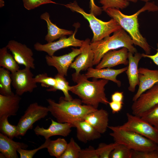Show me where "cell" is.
I'll list each match as a JSON object with an SVG mask.
<instances>
[{"instance_id": "6da1fadb", "label": "cell", "mask_w": 158, "mask_h": 158, "mask_svg": "<svg viewBox=\"0 0 158 158\" xmlns=\"http://www.w3.org/2000/svg\"><path fill=\"white\" fill-rule=\"evenodd\" d=\"M72 79L77 84L70 86V91L77 95L84 104L98 109L100 103L107 105L109 102L106 96L105 87L109 80L95 79L88 80L84 74L72 75Z\"/></svg>"}, {"instance_id": "7a4b0ae2", "label": "cell", "mask_w": 158, "mask_h": 158, "mask_svg": "<svg viewBox=\"0 0 158 158\" xmlns=\"http://www.w3.org/2000/svg\"><path fill=\"white\" fill-rule=\"evenodd\" d=\"M146 11L149 12L158 11V6L154 2H147L140 9L134 14L127 15L123 14L119 9L109 8L105 12L107 14L118 23L122 28L129 34L133 43L142 49L145 54L150 55L151 48L146 39L139 31L138 16L142 12Z\"/></svg>"}, {"instance_id": "3957f363", "label": "cell", "mask_w": 158, "mask_h": 158, "mask_svg": "<svg viewBox=\"0 0 158 158\" xmlns=\"http://www.w3.org/2000/svg\"><path fill=\"white\" fill-rule=\"evenodd\" d=\"M47 101L49 112L57 122L61 123L72 124L76 121L83 120L87 115L97 109L90 106L82 105L81 99H78L68 101L61 97L58 103L50 98Z\"/></svg>"}, {"instance_id": "277c9868", "label": "cell", "mask_w": 158, "mask_h": 158, "mask_svg": "<svg viewBox=\"0 0 158 158\" xmlns=\"http://www.w3.org/2000/svg\"><path fill=\"white\" fill-rule=\"evenodd\" d=\"M133 41L130 35L122 28L97 41L90 42V46L94 53L93 65H97L104 55L109 51L125 47L133 54L137 52L133 46Z\"/></svg>"}, {"instance_id": "5b68a950", "label": "cell", "mask_w": 158, "mask_h": 158, "mask_svg": "<svg viewBox=\"0 0 158 158\" xmlns=\"http://www.w3.org/2000/svg\"><path fill=\"white\" fill-rule=\"evenodd\" d=\"M64 6L71 11L81 14L88 21L93 33L91 42L100 40L122 28L113 18L104 22L97 18L94 14L86 13L78 5L76 1Z\"/></svg>"}, {"instance_id": "8992f818", "label": "cell", "mask_w": 158, "mask_h": 158, "mask_svg": "<svg viewBox=\"0 0 158 158\" xmlns=\"http://www.w3.org/2000/svg\"><path fill=\"white\" fill-rule=\"evenodd\" d=\"M112 131L109 135L115 142L123 144L135 151L157 150L158 145L150 140L135 132L123 130L118 126H108Z\"/></svg>"}, {"instance_id": "52a82bcc", "label": "cell", "mask_w": 158, "mask_h": 158, "mask_svg": "<svg viewBox=\"0 0 158 158\" xmlns=\"http://www.w3.org/2000/svg\"><path fill=\"white\" fill-rule=\"evenodd\" d=\"M49 112L47 107L40 105L36 102L30 104L17 125L18 136H24L28 130L32 128L34 123L45 118Z\"/></svg>"}, {"instance_id": "ba28073f", "label": "cell", "mask_w": 158, "mask_h": 158, "mask_svg": "<svg viewBox=\"0 0 158 158\" xmlns=\"http://www.w3.org/2000/svg\"><path fill=\"white\" fill-rule=\"evenodd\" d=\"M127 121L119 126L122 129L133 131L150 140L158 145V130L141 117L127 113Z\"/></svg>"}, {"instance_id": "9c48e42d", "label": "cell", "mask_w": 158, "mask_h": 158, "mask_svg": "<svg viewBox=\"0 0 158 158\" xmlns=\"http://www.w3.org/2000/svg\"><path fill=\"white\" fill-rule=\"evenodd\" d=\"M12 85L16 90V93L20 96L26 92H32L37 87L34 75L30 68L25 67L11 73Z\"/></svg>"}, {"instance_id": "30bf717a", "label": "cell", "mask_w": 158, "mask_h": 158, "mask_svg": "<svg viewBox=\"0 0 158 158\" xmlns=\"http://www.w3.org/2000/svg\"><path fill=\"white\" fill-rule=\"evenodd\" d=\"M158 104V82L133 102L131 107L132 114L141 117L151 108Z\"/></svg>"}, {"instance_id": "8fae6325", "label": "cell", "mask_w": 158, "mask_h": 158, "mask_svg": "<svg viewBox=\"0 0 158 158\" xmlns=\"http://www.w3.org/2000/svg\"><path fill=\"white\" fill-rule=\"evenodd\" d=\"M78 26H76L73 34L68 37H66L65 36L60 38L56 41L45 44L37 42L34 45V49L37 51H44L46 52L49 56H52L54 55L55 52L62 49L71 46L80 47L84 40L78 39L75 37Z\"/></svg>"}, {"instance_id": "7c38bea8", "label": "cell", "mask_w": 158, "mask_h": 158, "mask_svg": "<svg viewBox=\"0 0 158 158\" xmlns=\"http://www.w3.org/2000/svg\"><path fill=\"white\" fill-rule=\"evenodd\" d=\"M6 47L11 52L18 64L23 65L25 67L35 69L33 52L26 45L14 40H11L8 42Z\"/></svg>"}, {"instance_id": "4fadbf2b", "label": "cell", "mask_w": 158, "mask_h": 158, "mask_svg": "<svg viewBox=\"0 0 158 158\" xmlns=\"http://www.w3.org/2000/svg\"><path fill=\"white\" fill-rule=\"evenodd\" d=\"M81 52L80 48H72L70 52L63 55L56 56L47 55L45 57V60L48 66L54 67L58 74L65 77L67 75L68 68L74 59Z\"/></svg>"}, {"instance_id": "5bb4252c", "label": "cell", "mask_w": 158, "mask_h": 158, "mask_svg": "<svg viewBox=\"0 0 158 158\" xmlns=\"http://www.w3.org/2000/svg\"><path fill=\"white\" fill-rule=\"evenodd\" d=\"M90 40L89 38L84 40L80 48L81 53L71 64L70 67L75 70L74 73L78 74L80 71L87 70L93 65L94 53L90 46Z\"/></svg>"}, {"instance_id": "9a60e30c", "label": "cell", "mask_w": 158, "mask_h": 158, "mask_svg": "<svg viewBox=\"0 0 158 158\" xmlns=\"http://www.w3.org/2000/svg\"><path fill=\"white\" fill-rule=\"evenodd\" d=\"M128 49L125 47L118 50H114L109 51L104 55L95 68H110L120 64L128 65Z\"/></svg>"}, {"instance_id": "2e32d148", "label": "cell", "mask_w": 158, "mask_h": 158, "mask_svg": "<svg viewBox=\"0 0 158 158\" xmlns=\"http://www.w3.org/2000/svg\"><path fill=\"white\" fill-rule=\"evenodd\" d=\"M51 120V123L47 128L37 126L34 129L35 134L44 137L45 140L55 135L66 137L71 132V128L74 127V125L71 123H60L52 119Z\"/></svg>"}, {"instance_id": "e0dca14e", "label": "cell", "mask_w": 158, "mask_h": 158, "mask_svg": "<svg viewBox=\"0 0 158 158\" xmlns=\"http://www.w3.org/2000/svg\"><path fill=\"white\" fill-rule=\"evenodd\" d=\"M139 84L138 89L132 98L135 101L144 92L158 82V70L140 67L138 69Z\"/></svg>"}, {"instance_id": "ac0fdd59", "label": "cell", "mask_w": 158, "mask_h": 158, "mask_svg": "<svg viewBox=\"0 0 158 158\" xmlns=\"http://www.w3.org/2000/svg\"><path fill=\"white\" fill-rule=\"evenodd\" d=\"M133 54L128 51V66L125 71L129 84L128 89L129 91L134 92L137 85H139L138 64L139 61L142 57V54L138 52Z\"/></svg>"}, {"instance_id": "d6986e66", "label": "cell", "mask_w": 158, "mask_h": 158, "mask_svg": "<svg viewBox=\"0 0 158 158\" xmlns=\"http://www.w3.org/2000/svg\"><path fill=\"white\" fill-rule=\"evenodd\" d=\"M127 68V66L117 69L109 68L97 69L91 67L87 69V72L84 75L88 79L93 78L97 79L100 78L111 81L116 83L118 87H120L121 82L117 79V77L118 75L125 72Z\"/></svg>"}, {"instance_id": "ffe728a7", "label": "cell", "mask_w": 158, "mask_h": 158, "mask_svg": "<svg viewBox=\"0 0 158 158\" xmlns=\"http://www.w3.org/2000/svg\"><path fill=\"white\" fill-rule=\"evenodd\" d=\"M84 120L100 134H103L108 127L109 114L103 109H97L87 115Z\"/></svg>"}, {"instance_id": "44dd1931", "label": "cell", "mask_w": 158, "mask_h": 158, "mask_svg": "<svg viewBox=\"0 0 158 158\" xmlns=\"http://www.w3.org/2000/svg\"><path fill=\"white\" fill-rule=\"evenodd\" d=\"M21 99L20 96L16 93L7 96L0 94V118L16 115Z\"/></svg>"}, {"instance_id": "7402d4cb", "label": "cell", "mask_w": 158, "mask_h": 158, "mask_svg": "<svg viewBox=\"0 0 158 158\" xmlns=\"http://www.w3.org/2000/svg\"><path fill=\"white\" fill-rule=\"evenodd\" d=\"M26 144L14 141L7 136L0 133V152L6 158H18L17 150L20 148L26 149Z\"/></svg>"}, {"instance_id": "603a6c76", "label": "cell", "mask_w": 158, "mask_h": 158, "mask_svg": "<svg viewBox=\"0 0 158 158\" xmlns=\"http://www.w3.org/2000/svg\"><path fill=\"white\" fill-rule=\"evenodd\" d=\"M76 129L78 140L83 143L100 138L101 134L84 120L77 121L72 123Z\"/></svg>"}, {"instance_id": "cb8c5ba5", "label": "cell", "mask_w": 158, "mask_h": 158, "mask_svg": "<svg viewBox=\"0 0 158 158\" xmlns=\"http://www.w3.org/2000/svg\"><path fill=\"white\" fill-rule=\"evenodd\" d=\"M40 18L45 21L47 23V33L45 40L48 43L54 42L66 35L70 36L73 33V31L60 28L53 23L50 19L49 13L47 12L42 13L40 16Z\"/></svg>"}, {"instance_id": "d4e9b609", "label": "cell", "mask_w": 158, "mask_h": 158, "mask_svg": "<svg viewBox=\"0 0 158 158\" xmlns=\"http://www.w3.org/2000/svg\"><path fill=\"white\" fill-rule=\"evenodd\" d=\"M8 49L6 46L0 49V66L13 73L18 70L20 67L13 55L8 52Z\"/></svg>"}, {"instance_id": "484cf974", "label": "cell", "mask_w": 158, "mask_h": 158, "mask_svg": "<svg viewBox=\"0 0 158 158\" xmlns=\"http://www.w3.org/2000/svg\"><path fill=\"white\" fill-rule=\"evenodd\" d=\"M67 144L64 138H60L55 140L50 139L47 148L50 156L60 158L65 151Z\"/></svg>"}, {"instance_id": "4316f807", "label": "cell", "mask_w": 158, "mask_h": 158, "mask_svg": "<svg viewBox=\"0 0 158 158\" xmlns=\"http://www.w3.org/2000/svg\"><path fill=\"white\" fill-rule=\"evenodd\" d=\"M11 73L3 67L0 68V94L7 96L14 94L11 89Z\"/></svg>"}, {"instance_id": "83f0119b", "label": "cell", "mask_w": 158, "mask_h": 158, "mask_svg": "<svg viewBox=\"0 0 158 158\" xmlns=\"http://www.w3.org/2000/svg\"><path fill=\"white\" fill-rule=\"evenodd\" d=\"M57 84L55 87L52 88H49L47 90V91H56L57 90L61 91L64 95V97L67 100H71L73 99L69 93L70 87L69 83L64 76L57 73L55 76Z\"/></svg>"}, {"instance_id": "f1b7e54d", "label": "cell", "mask_w": 158, "mask_h": 158, "mask_svg": "<svg viewBox=\"0 0 158 158\" xmlns=\"http://www.w3.org/2000/svg\"><path fill=\"white\" fill-rule=\"evenodd\" d=\"M8 116L0 118V131L1 133L11 139L18 137V130L16 126L11 124L8 121Z\"/></svg>"}, {"instance_id": "f546056e", "label": "cell", "mask_w": 158, "mask_h": 158, "mask_svg": "<svg viewBox=\"0 0 158 158\" xmlns=\"http://www.w3.org/2000/svg\"><path fill=\"white\" fill-rule=\"evenodd\" d=\"M81 149L73 138H71L60 158H79Z\"/></svg>"}, {"instance_id": "4dcf8cb0", "label": "cell", "mask_w": 158, "mask_h": 158, "mask_svg": "<svg viewBox=\"0 0 158 158\" xmlns=\"http://www.w3.org/2000/svg\"><path fill=\"white\" fill-rule=\"evenodd\" d=\"M133 150L125 145L119 144L111 152V158H132Z\"/></svg>"}, {"instance_id": "1f68e13d", "label": "cell", "mask_w": 158, "mask_h": 158, "mask_svg": "<svg viewBox=\"0 0 158 158\" xmlns=\"http://www.w3.org/2000/svg\"><path fill=\"white\" fill-rule=\"evenodd\" d=\"M102 5L103 10L105 11L109 8H115L123 9L127 7L129 2L125 0H99Z\"/></svg>"}, {"instance_id": "d6a6232c", "label": "cell", "mask_w": 158, "mask_h": 158, "mask_svg": "<svg viewBox=\"0 0 158 158\" xmlns=\"http://www.w3.org/2000/svg\"><path fill=\"white\" fill-rule=\"evenodd\" d=\"M140 117L158 130V104L151 108Z\"/></svg>"}, {"instance_id": "836d02e7", "label": "cell", "mask_w": 158, "mask_h": 158, "mask_svg": "<svg viewBox=\"0 0 158 158\" xmlns=\"http://www.w3.org/2000/svg\"><path fill=\"white\" fill-rule=\"evenodd\" d=\"M119 144L115 142L114 143L107 144L101 143L96 149L99 158H109L112 151Z\"/></svg>"}, {"instance_id": "e575fe53", "label": "cell", "mask_w": 158, "mask_h": 158, "mask_svg": "<svg viewBox=\"0 0 158 158\" xmlns=\"http://www.w3.org/2000/svg\"><path fill=\"white\" fill-rule=\"evenodd\" d=\"M34 80L36 83H40L42 87L49 88H54L57 84L55 78L49 76L47 73L37 75L34 77Z\"/></svg>"}, {"instance_id": "d590c367", "label": "cell", "mask_w": 158, "mask_h": 158, "mask_svg": "<svg viewBox=\"0 0 158 158\" xmlns=\"http://www.w3.org/2000/svg\"><path fill=\"white\" fill-rule=\"evenodd\" d=\"M50 138L46 140L44 142L37 148L32 150H27L21 148L18 149L17 152L20 155V158H32L34 155L39 150L47 148Z\"/></svg>"}, {"instance_id": "8d00e7d4", "label": "cell", "mask_w": 158, "mask_h": 158, "mask_svg": "<svg viewBox=\"0 0 158 158\" xmlns=\"http://www.w3.org/2000/svg\"><path fill=\"white\" fill-rule=\"evenodd\" d=\"M24 7L28 10H30L42 5L47 4H56L51 0H22Z\"/></svg>"}, {"instance_id": "74e56055", "label": "cell", "mask_w": 158, "mask_h": 158, "mask_svg": "<svg viewBox=\"0 0 158 158\" xmlns=\"http://www.w3.org/2000/svg\"><path fill=\"white\" fill-rule=\"evenodd\" d=\"M132 158H158L157 150L138 151L133 150Z\"/></svg>"}, {"instance_id": "f35d334b", "label": "cell", "mask_w": 158, "mask_h": 158, "mask_svg": "<svg viewBox=\"0 0 158 158\" xmlns=\"http://www.w3.org/2000/svg\"><path fill=\"white\" fill-rule=\"evenodd\" d=\"M79 158H99L96 149L91 146L84 149H81Z\"/></svg>"}, {"instance_id": "ab89813d", "label": "cell", "mask_w": 158, "mask_h": 158, "mask_svg": "<svg viewBox=\"0 0 158 158\" xmlns=\"http://www.w3.org/2000/svg\"><path fill=\"white\" fill-rule=\"evenodd\" d=\"M109 104L111 108L112 113L115 114L118 113L122 109L123 104V102H119L111 101L109 102Z\"/></svg>"}, {"instance_id": "60d3db41", "label": "cell", "mask_w": 158, "mask_h": 158, "mask_svg": "<svg viewBox=\"0 0 158 158\" xmlns=\"http://www.w3.org/2000/svg\"><path fill=\"white\" fill-rule=\"evenodd\" d=\"M90 13L94 14L95 16L100 15L103 10L102 8L95 4L94 0H90Z\"/></svg>"}, {"instance_id": "b9f144b4", "label": "cell", "mask_w": 158, "mask_h": 158, "mask_svg": "<svg viewBox=\"0 0 158 158\" xmlns=\"http://www.w3.org/2000/svg\"><path fill=\"white\" fill-rule=\"evenodd\" d=\"M123 92H116L111 96V99L112 101L123 102Z\"/></svg>"}, {"instance_id": "7bdbcfd3", "label": "cell", "mask_w": 158, "mask_h": 158, "mask_svg": "<svg viewBox=\"0 0 158 158\" xmlns=\"http://www.w3.org/2000/svg\"><path fill=\"white\" fill-rule=\"evenodd\" d=\"M157 49L156 53L153 55H147L145 54H142V57L148 58L152 60L158 66V43L157 44Z\"/></svg>"}, {"instance_id": "ee69618b", "label": "cell", "mask_w": 158, "mask_h": 158, "mask_svg": "<svg viewBox=\"0 0 158 158\" xmlns=\"http://www.w3.org/2000/svg\"><path fill=\"white\" fill-rule=\"evenodd\" d=\"M4 5V1L3 0H0V7L1 8Z\"/></svg>"}, {"instance_id": "f6af8a7d", "label": "cell", "mask_w": 158, "mask_h": 158, "mask_svg": "<svg viewBox=\"0 0 158 158\" xmlns=\"http://www.w3.org/2000/svg\"><path fill=\"white\" fill-rule=\"evenodd\" d=\"M128 1H131L134 3L136 2L139 0H125Z\"/></svg>"}, {"instance_id": "bcb514c9", "label": "cell", "mask_w": 158, "mask_h": 158, "mask_svg": "<svg viewBox=\"0 0 158 158\" xmlns=\"http://www.w3.org/2000/svg\"><path fill=\"white\" fill-rule=\"evenodd\" d=\"M142 1L145 2H148V1H150L151 0H140Z\"/></svg>"}, {"instance_id": "7dc6e473", "label": "cell", "mask_w": 158, "mask_h": 158, "mask_svg": "<svg viewBox=\"0 0 158 158\" xmlns=\"http://www.w3.org/2000/svg\"><path fill=\"white\" fill-rule=\"evenodd\" d=\"M157 151H158V149H157Z\"/></svg>"}]
</instances>
